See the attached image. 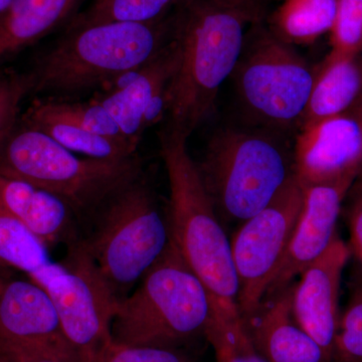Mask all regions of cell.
I'll list each match as a JSON object with an SVG mask.
<instances>
[{
	"instance_id": "22",
	"label": "cell",
	"mask_w": 362,
	"mask_h": 362,
	"mask_svg": "<svg viewBox=\"0 0 362 362\" xmlns=\"http://www.w3.org/2000/svg\"><path fill=\"white\" fill-rule=\"evenodd\" d=\"M56 263L49 247L0 202V269L21 272L35 281Z\"/></svg>"
},
{
	"instance_id": "4",
	"label": "cell",
	"mask_w": 362,
	"mask_h": 362,
	"mask_svg": "<svg viewBox=\"0 0 362 362\" xmlns=\"http://www.w3.org/2000/svg\"><path fill=\"white\" fill-rule=\"evenodd\" d=\"M213 299L170 240L158 261L121 300L112 324L113 341L178 349L206 335Z\"/></svg>"
},
{
	"instance_id": "33",
	"label": "cell",
	"mask_w": 362,
	"mask_h": 362,
	"mask_svg": "<svg viewBox=\"0 0 362 362\" xmlns=\"http://www.w3.org/2000/svg\"><path fill=\"white\" fill-rule=\"evenodd\" d=\"M223 1H232V2H264L263 0H223Z\"/></svg>"
},
{
	"instance_id": "11",
	"label": "cell",
	"mask_w": 362,
	"mask_h": 362,
	"mask_svg": "<svg viewBox=\"0 0 362 362\" xmlns=\"http://www.w3.org/2000/svg\"><path fill=\"white\" fill-rule=\"evenodd\" d=\"M13 271L0 269V343L28 347L59 362H78L52 298Z\"/></svg>"
},
{
	"instance_id": "27",
	"label": "cell",
	"mask_w": 362,
	"mask_h": 362,
	"mask_svg": "<svg viewBox=\"0 0 362 362\" xmlns=\"http://www.w3.org/2000/svg\"><path fill=\"white\" fill-rule=\"evenodd\" d=\"M330 44L333 58L362 54V0H338Z\"/></svg>"
},
{
	"instance_id": "30",
	"label": "cell",
	"mask_w": 362,
	"mask_h": 362,
	"mask_svg": "<svg viewBox=\"0 0 362 362\" xmlns=\"http://www.w3.org/2000/svg\"><path fill=\"white\" fill-rule=\"evenodd\" d=\"M349 194L350 202L347 211L350 233L349 249L362 268V181H354Z\"/></svg>"
},
{
	"instance_id": "28",
	"label": "cell",
	"mask_w": 362,
	"mask_h": 362,
	"mask_svg": "<svg viewBox=\"0 0 362 362\" xmlns=\"http://www.w3.org/2000/svg\"><path fill=\"white\" fill-rule=\"evenodd\" d=\"M33 87L30 73L0 66V147L18 124L21 105Z\"/></svg>"
},
{
	"instance_id": "17",
	"label": "cell",
	"mask_w": 362,
	"mask_h": 362,
	"mask_svg": "<svg viewBox=\"0 0 362 362\" xmlns=\"http://www.w3.org/2000/svg\"><path fill=\"white\" fill-rule=\"evenodd\" d=\"M180 49L173 35L168 44L146 65L136 71L125 87L109 89L95 101L115 119L124 135L138 145L143 130V116L157 90L170 83L180 64Z\"/></svg>"
},
{
	"instance_id": "21",
	"label": "cell",
	"mask_w": 362,
	"mask_h": 362,
	"mask_svg": "<svg viewBox=\"0 0 362 362\" xmlns=\"http://www.w3.org/2000/svg\"><path fill=\"white\" fill-rule=\"evenodd\" d=\"M21 121L42 131L73 153L76 152L90 158L113 160L129 158L137 154V147L93 134L75 124L45 113L33 103Z\"/></svg>"
},
{
	"instance_id": "23",
	"label": "cell",
	"mask_w": 362,
	"mask_h": 362,
	"mask_svg": "<svg viewBox=\"0 0 362 362\" xmlns=\"http://www.w3.org/2000/svg\"><path fill=\"white\" fill-rule=\"evenodd\" d=\"M183 0H92L89 8L73 21L71 25L123 21L154 23L163 20L173 7Z\"/></svg>"
},
{
	"instance_id": "26",
	"label": "cell",
	"mask_w": 362,
	"mask_h": 362,
	"mask_svg": "<svg viewBox=\"0 0 362 362\" xmlns=\"http://www.w3.org/2000/svg\"><path fill=\"white\" fill-rule=\"evenodd\" d=\"M356 282L340 317L331 362H362V277Z\"/></svg>"
},
{
	"instance_id": "14",
	"label": "cell",
	"mask_w": 362,
	"mask_h": 362,
	"mask_svg": "<svg viewBox=\"0 0 362 362\" xmlns=\"http://www.w3.org/2000/svg\"><path fill=\"white\" fill-rule=\"evenodd\" d=\"M350 255L349 245L337 235L327 250L305 269L293 290V316L320 345L328 362L339 326L340 283Z\"/></svg>"
},
{
	"instance_id": "7",
	"label": "cell",
	"mask_w": 362,
	"mask_h": 362,
	"mask_svg": "<svg viewBox=\"0 0 362 362\" xmlns=\"http://www.w3.org/2000/svg\"><path fill=\"white\" fill-rule=\"evenodd\" d=\"M0 175L61 197L84 223L109 197L141 177L142 163L137 154L113 160L80 158L21 121L0 147Z\"/></svg>"
},
{
	"instance_id": "2",
	"label": "cell",
	"mask_w": 362,
	"mask_h": 362,
	"mask_svg": "<svg viewBox=\"0 0 362 362\" xmlns=\"http://www.w3.org/2000/svg\"><path fill=\"white\" fill-rule=\"evenodd\" d=\"M188 136L166 126L160 133L161 156L170 189L168 211L170 240L213 299L214 308H238L237 275L230 240L209 195L197 164L187 149Z\"/></svg>"
},
{
	"instance_id": "6",
	"label": "cell",
	"mask_w": 362,
	"mask_h": 362,
	"mask_svg": "<svg viewBox=\"0 0 362 362\" xmlns=\"http://www.w3.org/2000/svg\"><path fill=\"white\" fill-rule=\"evenodd\" d=\"M170 242L168 214L143 175L109 197L83 223V243L119 300L134 290Z\"/></svg>"
},
{
	"instance_id": "34",
	"label": "cell",
	"mask_w": 362,
	"mask_h": 362,
	"mask_svg": "<svg viewBox=\"0 0 362 362\" xmlns=\"http://www.w3.org/2000/svg\"><path fill=\"white\" fill-rule=\"evenodd\" d=\"M356 180L362 181V166H361V171H359V175H358V176H357Z\"/></svg>"
},
{
	"instance_id": "15",
	"label": "cell",
	"mask_w": 362,
	"mask_h": 362,
	"mask_svg": "<svg viewBox=\"0 0 362 362\" xmlns=\"http://www.w3.org/2000/svg\"><path fill=\"white\" fill-rule=\"evenodd\" d=\"M294 285L267 297L258 310L243 320L250 340L268 362H328L320 345L293 316Z\"/></svg>"
},
{
	"instance_id": "3",
	"label": "cell",
	"mask_w": 362,
	"mask_h": 362,
	"mask_svg": "<svg viewBox=\"0 0 362 362\" xmlns=\"http://www.w3.org/2000/svg\"><path fill=\"white\" fill-rule=\"evenodd\" d=\"M173 14L154 23L71 25L35 69L33 92L73 94L113 82L146 65L168 44Z\"/></svg>"
},
{
	"instance_id": "19",
	"label": "cell",
	"mask_w": 362,
	"mask_h": 362,
	"mask_svg": "<svg viewBox=\"0 0 362 362\" xmlns=\"http://www.w3.org/2000/svg\"><path fill=\"white\" fill-rule=\"evenodd\" d=\"M361 97L362 54L345 58L328 54L317 66L315 82L300 128L347 110Z\"/></svg>"
},
{
	"instance_id": "1",
	"label": "cell",
	"mask_w": 362,
	"mask_h": 362,
	"mask_svg": "<svg viewBox=\"0 0 362 362\" xmlns=\"http://www.w3.org/2000/svg\"><path fill=\"white\" fill-rule=\"evenodd\" d=\"M264 2L183 0L173 14L180 64L168 89V126L189 135L214 111L235 71L247 25L263 21Z\"/></svg>"
},
{
	"instance_id": "9",
	"label": "cell",
	"mask_w": 362,
	"mask_h": 362,
	"mask_svg": "<svg viewBox=\"0 0 362 362\" xmlns=\"http://www.w3.org/2000/svg\"><path fill=\"white\" fill-rule=\"evenodd\" d=\"M54 302L78 362H100L112 343L120 300L102 277L83 240L66 247L62 261L37 281Z\"/></svg>"
},
{
	"instance_id": "31",
	"label": "cell",
	"mask_w": 362,
	"mask_h": 362,
	"mask_svg": "<svg viewBox=\"0 0 362 362\" xmlns=\"http://www.w3.org/2000/svg\"><path fill=\"white\" fill-rule=\"evenodd\" d=\"M0 354L9 362H59L35 350L7 343H0Z\"/></svg>"
},
{
	"instance_id": "24",
	"label": "cell",
	"mask_w": 362,
	"mask_h": 362,
	"mask_svg": "<svg viewBox=\"0 0 362 362\" xmlns=\"http://www.w3.org/2000/svg\"><path fill=\"white\" fill-rule=\"evenodd\" d=\"M204 337L216 362H268L252 346L239 311L214 310Z\"/></svg>"
},
{
	"instance_id": "25",
	"label": "cell",
	"mask_w": 362,
	"mask_h": 362,
	"mask_svg": "<svg viewBox=\"0 0 362 362\" xmlns=\"http://www.w3.org/2000/svg\"><path fill=\"white\" fill-rule=\"evenodd\" d=\"M33 104L45 113L75 124L93 134L110 138L115 141L126 143L132 146H138L136 143L131 141L124 135L115 119L95 100L89 103H74L57 101L54 99L37 100Z\"/></svg>"
},
{
	"instance_id": "16",
	"label": "cell",
	"mask_w": 362,
	"mask_h": 362,
	"mask_svg": "<svg viewBox=\"0 0 362 362\" xmlns=\"http://www.w3.org/2000/svg\"><path fill=\"white\" fill-rule=\"evenodd\" d=\"M0 202L49 249L68 247L83 240L81 216L47 190L0 175Z\"/></svg>"
},
{
	"instance_id": "32",
	"label": "cell",
	"mask_w": 362,
	"mask_h": 362,
	"mask_svg": "<svg viewBox=\"0 0 362 362\" xmlns=\"http://www.w3.org/2000/svg\"><path fill=\"white\" fill-rule=\"evenodd\" d=\"M13 0H0V16L6 13L7 8L11 6V4H13Z\"/></svg>"
},
{
	"instance_id": "12",
	"label": "cell",
	"mask_w": 362,
	"mask_h": 362,
	"mask_svg": "<svg viewBox=\"0 0 362 362\" xmlns=\"http://www.w3.org/2000/svg\"><path fill=\"white\" fill-rule=\"evenodd\" d=\"M294 160L303 185L357 178L362 166V97L347 110L300 128Z\"/></svg>"
},
{
	"instance_id": "29",
	"label": "cell",
	"mask_w": 362,
	"mask_h": 362,
	"mask_svg": "<svg viewBox=\"0 0 362 362\" xmlns=\"http://www.w3.org/2000/svg\"><path fill=\"white\" fill-rule=\"evenodd\" d=\"M100 362H190L178 349L112 343Z\"/></svg>"
},
{
	"instance_id": "35",
	"label": "cell",
	"mask_w": 362,
	"mask_h": 362,
	"mask_svg": "<svg viewBox=\"0 0 362 362\" xmlns=\"http://www.w3.org/2000/svg\"><path fill=\"white\" fill-rule=\"evenodd\" d=\"M0 362H9V361H7L6 357H4V356H1V354H0Z\"/></svg>"
},
{
	"instance_id": "10",
	"label": "cell",
	"mask_w": 362,
	"mask_h": 362,
	"mask_svg": "<svg viewBox=\"0 0 362 362\" xmlns=\"http://www.w3.org/2000/svg\"><path fill=\"white\" fill-rule=\"evenodd\" d=\"M303 206V188L296 176L258 214L244 221L230 240L243 320L262 303L285 258Z\"/></svg>"
},
{
	"instance_id": "5",
	"label": "cell",
	"mask_w": 362,
	"mask_h": 362,
	"mask_svg": "<svg viewBox=\"0 0 362 362\" xmlns=\"http://www.w3.org/2000/svg\"><path fill=\"white\" fill-rule=\"evenodd\" d=\"M197 164L223 228L265 209L296 176L294 149L267 129L218 131Z\"/></svg>"
},
{
	"instance_id": "8",
	"label": "cell",
	"mask_w": 362,
	"mask_h": 362,
	"mask_svg": "<svg viewBox=\"0 0 362 362\" xmlns=\"http://www.w3.org/2000/svg\"><path fill=\"white\" fill-rule=\"evenodd\" d=\"M254 23L233 71L235 92L252 123L274 132L299 130L315 82L312 66L292 45Z\"/></svg>"
},
{
	"instance_id": "20",
	"label": "cell",
	"mask_w": 362,
	"mask_h": 362,
	"mask_svg": "<svg viewBox=\"0 0 362 362\" xmlns=\"http://www.w3.org/2000/svg\"><path fill=\"white\" fill-rule=\"evenodd\" d=\"M338 0H284L274 11L269 28L289 45H307L330 33Z\"/></svg>"
},
{
	"instance_id": "13",
	"label": "cell",
	"mask_w": 362,
	"mask_h": 362,
	"mask_svg": "<svg viewBox=\"0 0 362 362\" xmlns=\"http://www.w3.org/2000/svg\"><path fill=\"white\" fill-rule=\"evenodd\" d=\"M356 177L301 185L303 206L285 258L267 292V297L293 284L305 269L318 259L337 237L343 202Z\"/></svg>"
},
{
	"instance_id": "18",
	"label": "cell",
	"mask_w": 362,
	"mask_h": 362,
	"mask_svg": "<svg viewBox=\"0 0 362 362\" xmlns=\"http://www.w3.org/2000/svg\"><path fill=\"white\" fill-rule=\"evenodd\" d=\"M83 0H13L0 16V66L70 20Z\"/></svg>"
}]
</instances>
